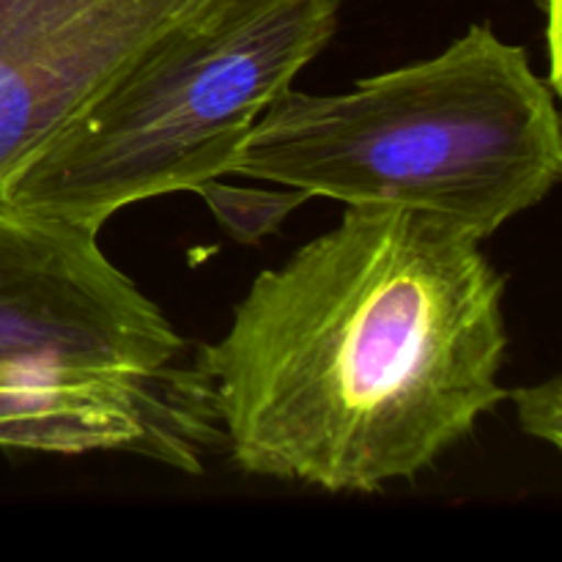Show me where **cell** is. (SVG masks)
Instances as JSON below:
<instances>
[{"mask_svg":"<svg viewBox=\"0 0 562 562\" xmlns=\"http://www.w3.org/2000/svg\"><path fill=\"white\" fill-rule=\"evenodd\" d=\"M206 0H0V190L146 44Z\"/></svg>","mask_w":562,"mask_h":562,"instance_id":"5","label":"cell"},{"mask_svg":"<svg viewBox=\"0 0 562 562\" xmlns=\"http://www.w3.org/2000/svg\"><path fill=\"white\" fill-rule=\"evenodd\" d=\"M231 173L346 206L439 214L486 239L560 181L562 121L527 49L483 22L346 93L289 88L247 132Z\"/></svg>","mask_w":562,"mask_h":562,"instance_id":"2","label":"cell"},{"mask_svg":"<svg viewBox=\"0 0 562 562\" xmlns=\"http://www.w3.org/2000/svg\"><path fill=\"white\" fill-rule=\"evenodd\" d=\"M192 192L206 201L217 223L241 245H252V241H261L263 236L274 234L291 212L311 201L305 190H294V187L256 190V187L223 184L220 179L203 181Z\"/></svg>","mask_w":562,"mask_h":562,"instance_id":"6","label":"cell"},{"mask_svg":"<svg viewBox=\"0 0 562 562\" xmlns=\"http://www.w3.org/2000/svg\"><path fill=\"white\" fill-rule=\"evenodd\" d=\"M503 300L464 225L346 206L252 280L195 371L241 472L371 494L437 464L503 404Z\"/></svg>","mask_w":562,"mask_h":562,"instance_id":"1","label":"cell"},{"mask_svg":"<svg viewBox=\"0 0 562 562\" xmlns=\"http://www.w3.org/2000/svg\"><path fill=\"white\" fill-rule=\"evenodd\" d=\"M541 11L547 14V38L549 55H552V88L560 91V0H538Z\"/></svg>","mask_w":562,"mask_h":562,"instance_id":"8","label":"cell"},{"mask_svg":"<svg viewBox=\"0 0 562 562\" xmlns=\"http://www.w3.org/2000/svg\"><path fill=\"white\" fill-rule=\"evenodd\" d=\"M505 401L516 404V417H519L521 431L530 437L543 439L552 448H560L562 442V387L560 379H549L543 384H532V387L510 390Z\"/></svg>","mask_w":562,"mask_h":562,"instance_id":"7","label":"cell"},{"mask_svg":"<svg viewBox=\"0 0 562 562\" xmlns=\"http://www.w3.org/2000/svg\"><path fill=\"white\" fill-rule=\"evenodd\" d=\"M344 0H206L110 77L0 190L20 214L102 225L231 173L241 140L338 27Z\"/></svg>","mask_w":562,"mask_h":562,"instance_id":"3","label":"cell"},{"mask_svg":"<svg viewBox=\"0 0 562 562\" xmlns=\"http://www.w3.org/2000/svg\"><path fill=\"white\" fill-rule=\"evenodd\" d=\"M86 225L0 206V379L170 382L184 340Z\"/></svg>","mask_w":562,"mask_h":562,"instance_id":"4","label":"cell"}]
</instances>
